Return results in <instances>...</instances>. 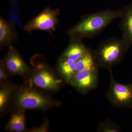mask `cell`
Returning <instances> with one entry per match:
<instances>
[{
    "label": "cell",
    "mask_w": 132,
    "mask_h": 132,
    "mask_svg": "<svg viewBox=\"0 0 132 132\" xmlns=\"http://www.w3.org/2000/svg\"><path fill=\"white\" fill-rule=\"evenodd\" d=\"M121 10L106 9L85 15L68 31L71 39L82 40L98 34L115 19L120 18Z\"/></svg>",
    "instance_id": "2"
},
{
    "label": "cell",
    "mask_w": 132,
    "mask_h": 132,
    "mask_svg": "<svg viewBox=\"0 0 132 132\" xmlns=\"http://www.w3.org/2000/svg\"><path fill=\"white\" fill-rule=\"evenodd\" d=\"M44 92L24 81V84L17 86L8 111L11 112L27 109L46 111L61 105L60 101Z\"/></svg>",
    "instance_id": "1"
},
{
    "label": "cell",
    "mask_w": 132,
    "mask_h": 132,
    "mask_svg": "<svg viewBox=\"0 0 132 132\" xmlns=\"http://www.w3.org/2000/svg\"><path fill=\"white\" fill-rule=\"evenodd\" d=\"M56 72L65 84H69L76 72V62L60 57L57 62Z\"/></svg>",
    "instance_id": "13"
},
{
    "label": "cell",
    "mask_w": 132,
    "mask_h": 132,
    "mask_svg": "<svg viewBox=\"0 0 132 132\" xmlns=\"http://www.w3.org/2000/svg\"><path fill=\"white\" fill-rule=\"evenodd\" d=\"M14 26L10 22L0 17V46L2 48L10 45L16 41L18 38L17 32Z\"/></svg>",
    "instance_id": "10"
},
{
    "label": "cell",
    "mask_w": 132,
    "mask_h": 132,
    "mask_svg": "<svg viewBox=\"0 0 132 132\" xmlns=\"http://www.w3.org/2000/svg\"><path fill=\"white\" fill-rule=\"evenodd\" d=\"M88 48L82 40L71 39L69 45L60 57L76 62L86 53Z\"/></svg>",
    "instance_id": "12"
},
{
    "label": "cell",
    "mask_w": 132,
    "mask_h": 132,
    "mask_svg": "<svg viewBox=\"0 0 132 132\" xmlns=\"http://www.w3.org/2000/svg\"><path fill=\"white\" fill-rule=\"evenodd\" d=\"M50 130L49 122L47 119H46L42 125L38 127H34L30 130H27L28 132H46Z\"/></svg>",
    "instance_id": "18"
},
{
    "label": "cell",
    "mask_w": 132,
    "mask_h": 132,
    "mask_svg": "<svg viewBox=\"0 0 132 132\" xmlns=\"http://www.w3.org/2000/svg\"><path fill=\"white\" fill-rule=\"evenodd\" d=\"M110 83L106 97L112 105L117 108L132 109V83L124 84L118 82L112 69L109 70Z\"/></svg>",
    "instance_id": "5"
},
{
    "label": "cell",
    "mask_w": 132,
    "mask_h": 132,
    "mask_svg": "<svg viewBox=\"0 0 132 132\" xmlns=\"http://www.w3.org/2000/svg\"><path fill=\"white\" fill-rule=\"evenodd\" d=\"M10 76L8 72L5 68L2 61L0 63V85L2 84L8 80L7 78Z\"/></svg>",
    "instance_id": "19"
},
{
    "label": "cell",
    "mask_w": 132,
    "mask_h": 132,
    "mask_svg": "<svg viewBox=\"0 0 132 132\" xmlns=\"http://www.w3.org/2000/svg\"><path fill=\"white\" fill-rule=\"evenodd\" d=\"M130 47L122 38L102 42L93 52L96 65L99 68L111 70L122 60Z\"/></svg>",
    "instance_id": "3"
},
{
    "label": "cell",
    "mask_w": 132,
    "mask_h": 132,
    "mask_svg": "<svg viewBox=\"0 0 132 132\" xmlns=\"http://www.w3.org/2000/svg\"><path fill=\"white\" fill-rule=\"evenodd\" d=\"M17 85L8 80L1 85L0 112L3 115L7 112Z\"/></svg>",
    "instance_id": "11"
},
{
    "label": "cell",
    "mask_w": 132,
    "mask_h": 132,
    "mask_svg": "<svg viewBox=\"0 0 132 132\" xmlns=\"http://www.w3.org/2000/svg\"><path fill=\"white\" fill-rule=\"evenodd\" d=\"M60 14V9L47 7L39 14L29 21L23 27V30L29 33L35 30H40L46 31L52 34L55 31L59 22L58 17Z\"/></svg>",
    "instance_id": "6"
},
{
    "label": "cell",
    "mask_w": 132,
    "mask_h": 132,
    "mask_svg": "<svg viewBox=\"0 0 132 132\" xmlns=\"http://www.w3.org/2000/svg\"><path fill=\"white\" fill-rule=\"evenodd\" d=\"M25 111H16L11 112V117L5 126L8 131H26V115Z\"/></svg>",
    "instance_id": "14"
},
{
    "label": "cell",
    "mask_w": 132,
    "mask_h": 132,
    "mask_svg": "<svg viewBox=\"0 0 132 132\" xmlns=\"http://www.w3.org/2000/svg\"><path fill=\"white\" fill-rule=\"evenodd\" d=\"M120 27L122 39L131 47L132 46V3L121 10Z\"/></svg>",
    "instance_id": "9"
},
{
    "label": "cell",
    "mask_w": 132,
    "mask_h": 132,
    "mask_svg": "<svg viewBox=\"0 0 132 132\" xmlns=\"http://www.w3.org/2000/svg\"><path fill=\"white\" fill-rule=\"evenodd\" d=\"M10 76H19L24 80L29 78L32 69L24 61L19 52L14 47L10 46L6 55L2 60Z\"/></svg>",
    "instance_id": "7"
},
{
    "label": "cell",
    "mask_w": 132,
    "mask_h": 132,
    "mask_svg": "<svg viewBox=\"0 0 132 132\" xmlns=\"http://www.w3.org/2000/svg\"><path fill=\"white\" fill-rule=\"evenodd\" d=\"M97 67H98L95 63L93 52L90 48L76 62V72L90 70Z\"/></svg>",
    "instance_id": "15"
},
{
    "label": "cell",
    "mask_w": 132,
    "mask_h": 132,
    "mask_svg": "<svg viewBox=\"0 0 132 132\" xmlns=\"http://www.w3.org/2000/svg\"><path fill=\"white\" fill-rule=\"evenodd\" d=\"M99 132H119L121 129L119 125L109 119L101 122L97 129Z\"/></svg>",
    "instance_id": "17"
},
{
    "label": "cell",
    "mask_w": 132,
    "mask_h": 132,
    "mask_svg": "<svg viewBox=\"0 0 132 132\" xmlns=\"http://www.w3.org/2000/svg\"><path fill=\"white\" fill-rule=\"evenodd\" d=\"M10 20L14 26L21 29L22 21L19 12V3L16 0H11L9 3Z\"/></svg>",
    "instance_id": "16"
},
{
    "label": "cell",
    "mask_w": 132,
    "mask_h": 132,
    "mask_svg": "<svg viewBox=\"0 0 132 132\" xmlns=\"http://www.w3.org/2000/svg\"><path fill=\"white\" fill-rule=\"evenodd\" d=\"M99 68L76 72L69 85L82 94L95 89L99 82Z\"/></svg>",
    "instance_id": "8"
},
{
    "label": "cell",
    "mask_w": 132,
    "mask_h": 132,
    "mask_svg": "<svg viewBox=\"0 0 132 132\" xmlns=\"http://www.w3.org/2000/svg\"><path fill=\"white\" fill-rule=\"evenodd\" d=\"M24 81L39 90L50 92H57L65 84L56 71L42 64L32 69L30 76Z\"/></svg>",
    "instance_id": "4"
}]
</instances>
